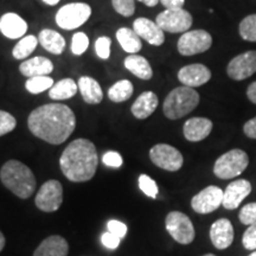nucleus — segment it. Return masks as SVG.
Instances as JSON below:
<instances>
[{"mask_svg":"<svg viewBox=\"0 0 256 256\" xmlns=\"http://www.w3.org/2000/svg\"><path fill=\"white\" fill-rule=\"evenodd\" d=\"M28 126L34 136L52 145H60L75 130L76 118L68 106L48 104L31 112Z\"/></svg>","mask_w":256,"mask_h":256,"instance_id":"f257e3e1","label":"nucleus"},{"mask_svg":"<svg viewBox=\"0 0 256 256\" xmlns=\"http://www.w3.org/2000/svg\"><path fill=\"white\" fill-rule=\"evenodd\" d=\"M150 158L158 168L166 171H178L183 166L184 158L177 148L168 144H158L150 151Z\"/></svg>","mask_w":256,"mask_h":256,"instance_id":"9d476101","label":"nucleus"},{"mask_svg":"<svg viewBox=\"0 0 256 256\" xmlns=\"http://www.w3.org/2000/svg\"><path fill=\"white\" fill-rule=\"evenodd\" d=\"M38 43H40L38 37L32 36V34L23 37L14 48V51H12L14 57L16 60H25L36 50Z\"/></svg>","mask_w":256,"mask_h":256,"instance_id":"c85d7f7f","label":"nucleus"},{"mask_svg":"<svg viewBox=\"0 0 256 256\" xmlns=\"http://www.w3.org/2000/svg\"><path fill=\"white\" fill-rule=\"evenodd\" d=\"M238 218L241 223L246 226H252L256 224V202L254 203L246 204L238 214Z\"/></svg>","mask_w":256,"mask_h":256,"instance_id":"72a5a7b5","label":"nucleus"},{"mask_svg":"<svg viewBox=\"0 0 256 256\" xmlns=\"http://www.w3.org/2000/svg\"><path fill=\"white\" fill-rule=\"evenodd\" d=\"M243 130H244L246 136L248 138H250V139H256V116L254 119L249 120L248 122L244 124Z\"/></svg>","mask_w":256,"mask_h":256,"instance_id":"79ce46f5","label":"nucleus"},{"mask_svg":"<svg viewBox=\"0 0 256 256\" xmlns=\"http://www.w3.org/2000/svg\"><path fill=\"white\" fill-rule=\"evenodd\" d=\"M54 64L49 58L46 57H34V58L24 60L19 66V72L26 78H34V76H46L52 72Z\"/></svg>","mask_w":256,"mask_h":256,"instance_id":"412c9836","label":"nucleus"},{"mask_svg":"<svg viewBox=\"0 0 256 256\" xmlns=\"http://www.w3.org/2000/svg\"><path fill=\"white\" fill-rule=\"evenodd\" d=\"M44 2H46V5H50V6H55L58 4V2H60V0H43Z\"/></svg>","mask_w":256,"mask_h":256,"instance_id":"de8ad7c7","label":"nucleus"},{"mask_svg":"<svg viewBox=\"0 0 256 256\" xmlns=\"http://www.w3.org/2000/svg\"><path fill=\"white\" fill-rule=\"evenodd\" d=\"M211 78V72L204 64H190L183 66L178 72V80L190 88L200 87Z\"/></svg>","mask_w":256,"mask_h":256,"instance_id":"2eb2a0df","label":"nucleus"},{"mask_svg":"<svg viewBox=\"0 0 256 256\" xmlns=\"http://www.w3.org/2000/svg\"><path fill=\"white\" fill-rule=\"evenodd\" d=\"M120 241H121L120 238H118V236L113 235V234L110 232H104V235H102V238H101L102 244H104V247L108 248V249H116L118 247H119Z\"/></svg>","mask_w":256,"mask_h":256,"instance_id":"a19ab883","label":"nucleus"},{"mask_svg":"<svg viewBox=\"0 0 256 256\" xmlns=\"http://www.w3.org/2000/svg\"><path fill=\"white\" fill-rule=\"evenodd\" d=\"M212 44V37L204 30H192L184 32L178 40V51L183 56H194L206 52Z\"/></svg>","mask_w":256,"mask_h":256,"instance_id":"1a4fd4ad","label":"nucleus"},{"mask_svg":"<svg viewBox=\"0 0 256 256\" xmlns=\"http://www.w3.org/2000/svg\"><path fill=\"white\" fill-rule=\"evenodd\" d=\"M248 256H256V252H252L250 255H248Z\"/></svg>","mask_w":256,"mask_h":256,"instance_id":"09e8293b","label":"nucleus"},{"mask_svg":"<svg viewBox=\"0 0 256 256\" xmlns=\"http://www.w3.org/2000/svg\"><path fill=\"white\" fill-rule=\"evenodd\" d=\"M200 104V94L194 88L178 87L166 96L162 110L166 118L177 120L191 113Z\"/></svg>","mask_w":256,"mask_h":256,"instance_id":"20e7f679","label":"nucleus"},{"mask_svg":"<svg viewBox=\"0 0 256 256\" xmlns=\"http://www.w3.org/2000/svg\"><path fill=\"white\" fill-rule=\"evenodd\" d=\"M247 96L252 104H256V82H252L247 89Z\"/></svg>","mask_w":256,"mask_h":256,"instance_id":"c03bdc74","label":"nucleus"},{"mask_svg":"<svg viewBox=\"0 0 256 256\" xmlns=\"http://www.w3.org/2000/svg\"><path fill=\"white\" fill-rule=\"evenodd\" d=\"M230 78L242 81L256 72V51H247L230 60L226 68Z\"/></svg>","mask_w":256,"mask_h":256,"instance_id":"ddd939ff","label":"nucleus"},{"mask_svg":"<svg viewBox=\"0 0 256 256\" xmlns=\"http://www.w3.org/2000/svg\"><path fill=\"white\" fill-rule=\"evenodd\" d=\"M212 130V122L206 118H191L184 124V136L191 142H202Z\"/></svg>","mask_w":256,"mask_h":256,"instance_id":"a211bd4d","label":"nucleus"},{"mask_svg":"<svg viewBox=\"0 0 256 256\" xmlns=\"http://www.w3.org/2000/svg\"><path fill=\"white\" fill-rule=\"evenodd\" d=\"M0 31L10 40H17L26 34L28 23L20 16L10 12L0 18Z\"/></svg>","mask_w":256,"mask_h":256,"instance_id":"6ab92c4d","label":"nucleus"},{"mask_svg":"<svg viewBox=\"0 0 256 256\" xmlns=\"http://www.w3.org/2000/svg\"><path fill=\"white\" fill-rule=\"evenodd\" d=\"M0 180L12 194L28 200L36 190V178L30 168L18 160H8L0 170Z\"/></svg>","mask_w":256,"mask_h":256,"instance_id":"7ed1b4c3","label":"nucleus"},{"mask_svg":"<svg viewBox=\"0 0 256 256\" xmlns=\"http://www.w3.org/2000/svg\"><path fill=\"white\" fill-rule=\"evenodd\" d=\"M159 2L168 10L183 8L185 4V0H159Z\"/></svg>","mask_w":256,"mask_h":256,"instance_id":"37998d69","label":"nucleus"},{"mask_svg":"<svg viewBox=\"0 0 256 256\" xmlns=\"http://www.w3.org/2000/svg\"><path fill=\"white\" fill-rule=\"evenodd\" d=\"M210 238L217 249H226L234 241V228L229 220H216L210 228Z\"/></svg>","mask_w":256,"mask_h":256,"instance_id":"f3484780","label":"nucleus"},{"mask_svg":"<svg viewBox=\"0 0 256 256\" xmlns=\"http://www.w3.org/2000/svg\"><path fill=\"white\" fill-rule=\"evenodd\" d=\"M139 188L147 197L156 198L158 196V185L153 179L147 174H142L139 177Z\"/></svg>","mask_w":256,"mask_h":256,"instance_id":"2f4dec72","label":"nucleus"},{"mask_svg":"<svg viewBox=\"0 0 256 256\" xmlns=\"http://www.w3.org/2000/svg\"><path fill=\"white\" fill-rule=\"evenodd\" d=\"M89 46V38L83 32H76L72 40V52L74 55L80 56L86 52Z\"/></svg>","mask_w":256,"mask_h":256,"instance_id":"473e14b6","label":"nucleus"},{"mask_svg":"<svg viewBox=\"0 0 256 256\" xmlns=\"http://www.w3.org/2000/svg\"><path fill=\"white\" fill-rule=\"evenodd\" d=\"M240 34L244 40L256 42V14L246 17L240 24Z\"/></svg>","mask_w":256,"mask_h":256,"instance_id":"7c9ffc66","label":"nucleus"},{"mask_svg":"<svg viewBox=\"0 0 256 256\" xmlns=\"http://www.w3.org/2000/svg\"><path fill=\"white\" fill-rule=\"evenodd\" d=\"M242 243L248 250H255L256 249V224L249 226V228L243 234Z\"/></svg>","mask_w":256,"mask_h":256,"instance_id":"4c0bfd02","label":"nucleus"},{"mask_svg":"<svg viewBox=\"0 0 256 256\" xmlns=\"http://www.w3.org/2000/svg\"><path fill=\"white\" fill-rule=\"evenodd\" d=\"M224 191L218 186H208L191 200V206L196 212L206 215L218 209L223 202Z\"/></svg>","mask_w":256,"mask_h":256,"instance_id":"f8f14e48","label":"nucleus"},{"mask_svg":"<svg viewBox=\"0 0 256 256\" xmlns=\"http://www.w3.org/2000/svg\"><path fill=\"white\" fill-rule=\"evenodd\" d=\"M5 236L2 235V232H0V252L2 250V249H4V247H5Z\"/></svg>","mask_w":256,"mask_h":256,"instance_id":"49530a36","label":"nucleus"},{"mask_svg":"<svg viewBox=\"0 0 256 256\" xmlns=\"http://www.w3.org/2000/svg\"><path fill=\"white\" fill-rule=\"evenodd\" d=\"M112 4L115 11L124 17H130L136 11L134 0H112Z\"/></svg>","mask_w":256,"mask_h":256,"instance_id":"f704fd0d","label":"nucleus"},{"mask_svg":"<svg viewBox=\"0 0 256 256\" xmlns=\"http://www.w3.org/2000/svg\"><path fill=\"white\" fill-rule=\"evenodd\" d=\"M69 244L66 240L60 235L49 236L38 246L34 256H66Z\"/></svg>","mask_w":256,"mask_h":256,"instance_id":"aec40b11","label":"nucleus"},{"mask_svg":"<svg viewBox=\"0 0 256 256\" xmlns=\"http://www.w3.org/2000/svg\"><path fill=\"white\" fill-rule=\"evenodd\" d=\"M249 164L248 154L242 150L235 148L224 153L216 160L214 174L220 179H232L240 176Z\"/></svg>","mask_w":256,"mask_h":256,"instance_id":"39448f33","label":"nucleus"},{"mask_svg":"<svg viewBox=\"0 0 256 256\" xmlns=\"http://www.w3.org/2000/svg\"><path fill=\"white\" fill-rule=\"evenodd\" d=\"M166 230L174 241L180 244H190L194 240V228L191 220L183 212L172 211L166 216Z\"/></svg>","mask_w":256,"mask_h":256,"instance_id":"0eeeda50","label":"nucleus"},{"mask_svg":"<svg viewBox=\"0 0 256 256\" xmlns=\"http://www.w3.org/2000/svg\"><path fill=\"white\" fill-rule=\"evenodd\" d=\"M54 83V80L49 78V76H34V78H30L25 83V88L31 94H40L50 89Z\"/></svg>","mask_w":256,"mask_h":256,"instance_id":"c756f323","label":"nucleus"},{"mask_svg":"<svg viewBox=\"0 0 256 256\" xmlns=\"http://www.w3.org/2000/svg\"><path fill=\"white\" fill-rule=\"evenodd\" d=\"M112 40L108 37H100L95 43V50L98 56L102 60H107L110 56Z\"/></svg>","mask_w":256,"mask_h":256,"instance_id":"e433bc0d","label":"nucleus"},{"mask_svg":"<svg viewBox=\"0 0 256 256\" xmlns=\"http://www.w3.org/2000/svg\"><path fill=\"white\" fill-rule=\"evenodd\" d=\"M156 23L162 31L171 32V34L186 32L192 25V16L183 8H166L156 16Z\"/></svg>","mask_w":256,"mask_h":256,"instance_id":"9b49d317","label":"nucleus"},{"mask_svg":"<svg viewBox=\"0 0 256 256\" xmlns=\"http://www.w3.org/2000/svg\"><path fill=\"white\" fill-rule=\"evenodd\" d=\"M203 256H216V255H214V254H206V255H203Z\"/></svg>","mask_w":256,"mask_h":256,"instance_id":"8fccbe9b","label":"nucleus"},{"mask_svg":"<svg viewBox=\"0 0 256 256\" xmlns=\"http://www.w3.org/2000/svg\"><path fill=\"white\" fill-rule=\"evenodd\" d=\"M133 95V84L128 80H121L108 90V98L115 104L127 101Z\"/></svg>","mask_w":256,"mask_h":256,"instance_id":"cd10ccee","label":"nucleus"},{"mask_svg":"<svg viewBox=\"0 0 256 256\" xmlns=\"http://www.w3.org/2000/svg\"><path fill=\"white\" fill-rule=\"evenodd\" d=\"M124 66L127 70H130L133 75L142 80H151L153 76V72L151 68V64L148 63L145 57L139 55L128 56L124 60Z\"/></svg>","mask_w":256,"mask_h":256,"instance_id":"393cba45","label":"nucleus"},{"mask_svg":"<svg viewBox=\"0 0 256 256\" xmlns=\"http://www.w3.org/2000/svg\"><path fill=\"white\" fill-rule=\"evenodd\" d=\"M36 206L44 212H55L63 203V186L58 180L50 179L42 185L34 198Z\"/></svg>","mask_w":256,"mask_h":256,"instance_id":"6e6552de","label":"nucleus"},{"mask_svg":"<svg viewBox=\"0 0 256 256\" xmlns=\"http://www.w3.org/2000/svg\"><path fill=\"white\" fill-rule=\"evenodd\" d=\"M78 90V86L72 78H63L52 86L49 89L50 98L56 101L68 100L76 95Z\"/></svg>","mask_w":256,"mask_h":256,"instance_id":"bb28decb","label":"nucleus"},{"mask_svg":"<svg viewBox=\"0 0 256 256\" xmlns=\"http://www.w3.org/2000/svg\"><path fill=\"white\" fill-rule=\"evenodd\" d=\"M252 192V184L246 179L234 180L224 190L222 206L228 210L238 208L241 202Z\"/></svg>","mask_w":256,"mask_h":256,"instance_id":"4468645a","label":"nucleus"},{"mask_svg":"<svg viewBox=\"0 0 256 256\" xmlns=\"http://www.w3.org/2000/svg\"><path fill=\"white\" fill-rule=\"evenodd\" d=\"M78 86L86 104H98L104 98V92H102L101 86L92 78L83 76V78L78 80Z\"/></svg>","mask_w":256,"mask_h":256,"instance_id":"5701e85b","label":"nucleus"},{"mask_svg":"<svg viewBox=\"0 0 256 256\" xmlns=\"http://www.w3.org/2000/svg\"><path fill=\"white\" fill-rule=\"evenodd\" d=\"M158 96L153 92H142L139 98H136V102L132 104V114L136 119L144 120L154 113V110L158 107Z\"/></svg>","mask_w":256,"mask_h":256,"instance_id":"4be33fe9","label":"nucleus"},{"mask_svg":"<svg viewBox=\"0 0 256 256\" xmlns=\"http://www.w3.org/2000/svg\"><path fill=\"white\" fill-rule=\"evenodd\" d=\"M98 164L96 147L88 139H76L66 147L60 159L63 174L74 183H83L94 177Z\"/></svg>","mask_w":256,"mask_h":256,"instance_id":"f03ea898","label":"nucleus"},{"mask_svg":"<svg viewBox=\"0 0 256 256\" xmlns=\"http://www.w3.org/2000/svg\"><path fill=\"white\" fill-rule=\"evenodd\" d=\"M38 42L44 49L54 55H60L66 49V40L62 34H60L55 30H50V28H44L40 31Z\"/></svg>","mask_w":256,"mask_h":256,"instance_id":"b1692460","label":"nucleus"},{"mask_svg":"<svg viewBox=\"0 0 256 256\" xmlns=\"http://www.w3.org/2000/svg\"><path fill=\"white\" fill-rule=\"evenodd\" d=\"M116 38L118 42L120 43V46H122V49L128 54H136L139 52L142 48V43L140 37L138 36L136 32L132 30V28H121L116 32Z\"/></svg>","mask_w":256,"mask_h":256,"instance_id":"a878e982","label":"nucleus"},{"mask_svg":"<svg viewBox=\"0 0 256 256\" xmlns=\"http://www.w3.org/2000/svg\"><path fill=\"white\" fill-rule=\"evenodd\" d=\"M107 228H108V232L120 238H124L127 234V226L124 223L120 222V220H110V222L107 223Z\"/></svg>","mask_w":256,"mask_h":256,"instance_id":"ea45409f","label":"nucleus"},{"mask_svg":"<svg viewBox=\"0 0 256 256\" xmlns=\"http://www.w3.org/2000/svg\"><path fill=\"white\" fill-rule=\"evenodd\" d=\"M133 30L136 32L138 36L145 40L151 46H159L165 42L164 31L158 26V24L147 18L142 17L136 19L133 23Z\"/></svg>","mask_w":256,"mask_h":256,"instance_id":"dca6fc26","label":"nucleus"},{"mask_svg":"<svg viewBox=\"0 0 256 256\" xmlns=\"http://www.w3.org/2000/svg\"><path fill=\"white\" fill-rule=\"evenodd\" d=\"M102 162H104V165L110 166V168H119L122 166V156H120V153L115 152V151H110L106 152L104 156H102Z\"/></svg>","mask_w":256,"mask_h":256,"instance_id":"58836bf2","label":"nucleus"},{"mask_svg":"<svg viewBox=\"0 0 256 256\" xmlns=\"http://www.w3.org/2000/svg\"><path fill=\"white\" fill-rule=\"evenodd\" d=\"M17 126V121L14 116L5 110H0V136H5L14 130Z\"/></svg>","mask_w":256,"mask_h":256,"instance_id":"c9c22d12","label":"nucleus"},{"mask_svg":"<svg viewBox=\"0 0 256 256\" xmlns=\"http://www.w3.org/2000/svg\"><path fill=\"white\" fill-rule=\"evenodd\" d=\"M139 2H142L145 4L146 6H148V8H153V6L158 5L159 0H139Z\"/></svg>","mask_w":256,"mask_h":256,"instance_id":"a18cd8bd","label":"nucleus"},{"mask_svg":"<svg viewBox=\"0 0 256 256\" xmlns=\"http://www.w3.org/2000/svg\"><path fill=\"white\" fill-rule=\"evenodd\" d=\"M92 16V8L84 2H72L58 10L56 23L64 30H75L86 23Z\"/></svg>","mask_w":256,"mask_h":256,"instance_id":"423d86ee","label":"nucleus"}]
</instances>
